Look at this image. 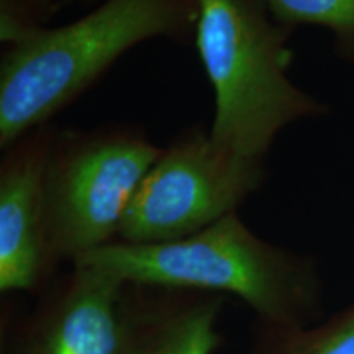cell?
I'll list each match as a JSON object with an SVG mask.
<instances>
[{
	"label": "cell",
	"mask_w": 354,
	"mask_h": 354,
	"mask_svg": "<svg viewBox=\"0 0 354 354\" xmlns=\"http://www.w3.org/2000/svg\"><path fill=\"white\" fill-rule=\"evenodd\" d=\"M74 264H87L123 284L233 295L258 323L279 328L315 323L323 284L315 259L256 234L232 214L192 236L158 245L115 240Z\"/></svg>",
	"instance_id": "cell-1"
},
{
	"label": "cell",
	"mask_w": 354,
	"mask_h": 354,
	"mask_svg": "<svg viewBox=\"0 0 354 354\" xmlns=\"http://www.w3.org/2000/svg\"><path fill=\"white\" fill-rule=\"evenodd\" d=\"M197 20V0H104L81 19L3 48L0 148L51 123L138 44H194Z\"/></svg>",
	"instance_id": "cell-2"
},
{
	"label": "cell",
	"mask_w": 354,
	"mask_h": 354,
	"mask_svg": "<svg viewBox=\"0 0 354 354\" xmlns=\"http://www.w3.org/2000/svg\"><path fill=\"white\" fill-rule=\"evenodd\" d=\"M194 46L214 91L216 145L266 161L290 123L322 117L328 107L289 77L294 30L274 20L261 0H197Z\"/></svg>",
	"instance_id": "cell-3"
},
{
	"label": "cell",
	"mask_w": 354,
	"mask_h": 354,
	"mask_svg": "<svg viewBox=\"0 0 354 354\" xmlns=\"http://www.w3.org/2000/svg\"><path fill=\"white\" fill-rule=\"evenodd\" d=\"M141 127L56 128L44 167V215L53 264H74L118 240L141 180L161 156Z\"/></svg>",
	"instance_id": "cell-4"
},
{
	"label": "cell",
	"mask_w": 354,
	"mask_h": 354,
	"mask_svg": "<svg viewBox=\"0 0 354 354\" xmlns=\"http://www.w3.org/2000/svg\"><path fill=\"white\" fill-rule=\"evenodd\" d=\"M266 177V161L228 151L205 128H187L162 148L141 180L118 240L158 245L192 236L236 214Z\"/></svg>",
	"instance_id": "cell-5"
},
{
	"label": "cell",
	"mask_w": 354,
	"mask_h": 354,
	"mask_svg": "<svg viewBox=\"0 0 354 354\" xmlns=\"http://www.w3.org/2000/svg\"><path fill=\"white\" fill-rule=\"evenodd\" d=\"M56 128L46 123L0 159V292H33L53 269L44 215V167Z\"/></svg>",
	"instance_id": "cell-6"
},
{
	"label": "cell",
	"mask_w": 354,
	"mask_h": 354,
	"mask_svg": "<svg viewBox=\"0 0 354 354\" xmlns=\"http://www.w3.org/2000/svg\"><path fill=\"white\" fill-rule=\"evenodd\" d=\"M123 282L71 264L26 318L8 354H117L123 331Z\"/></svg>",
	"instance_id": "cell-7"
},
{
	"label": "cell",
	"mask_w": 354,
	"mask_h": 354,
	"mask_svg": "<svg viewBox=\"0 0 354 354\" xmlns=\"http://www.w3.org/2000/svg\"><path fill=\"white\" fill-rule=\"evenodd\" d=\"M223 295L123 284L117 354H216Z\"/></svg>",
	"instance_id": "cell-8"
},
{
	"label": "cell",
	"mask_w": 354,
	"mask_h": 354,
	"mask_svg": "<svg viewBox=\"0 0 354 354\" xmlns=\"http://www.w3.org/2000/svg\"><path fill=\"white\" fill-rule=\"evenodd\" d=\"M251 354H354V300L317 325L279 328L258 323Z\"/></svg>",
	"instance_id": "cell-9"
},
{
	"label": "cell",
	"mask_w": 354,
	"mask_h": 354,
	"mask_svg": "<svg viewBox=\"0 0 354 354\" xmlns=\"http://www.w3.org/2000/svg\"><path fill=\"white\" fill-rule=\"evenodd\" d=\"M274 20L287 28L310 25L330 30L335 51L354 61V0H261Z\"/></svg>",
	"instance_id": "cell-10"
},
{
	"label": "cell",
	"mask_w": 354,
	"mask_h": 354,
	"mask_svg": "<svg viewBox=\"0 0 354 354\" xmlns=\"http://www.w3.org/2000/svg\"><path fill=\"white\" fill-rule=\"evenodd\" d=\"M61 7L57 0H0L2 46H12L26 35L48 26Z\"/></svg>",
	"instance_id": "cell-11"
},
{
	"label": "cell",
	"mask_w": 354,
	"mask_h": 354,
	"mask_svg": "<svg viewBox=\"0 0 354 354\" xmlns=\"http://www.w3.org/2000/svg\"><path fill=\"white\" fill-rule=\"evenodd\" d=\"M57 2L61 3V6H66V3H71V2H79V0H57Z\"/></svg>",
	"instance_id": "cell-12"
}]
</instances>
